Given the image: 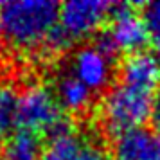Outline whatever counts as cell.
I'll list each match as a JSON object with an SVG mask.
<instances>
[{
  "label": "cell",
  "mask_w": 160,
  "mask_h": 160,
  "mask_svg": "<svg viewBox=\"0 0 160 160\" xmlns=\"http://www.w3.org/2000/svg\"><path fill=\"white\" fill-rule=\"evenodd\" d=\"M63 110L59 108L58 99L49 87L43 85H31L20 94L18 106V126L20 130L40 131L51 130L59 119H63Z\"/></svg>",
  "instance_id": "obj_3"
},
{
  "label": "cell",
  "mask_w": 160,
  "mask_h": 160,
  "mask_svg": "<svg viewBox=\"0 0 160 160\" xmlns=\"http://www.w3.org/2000/svg\"><path fill=\"white\" fill-rule=\"evenodd\" d=\"M72 45H74V40L59 27V23H58V25L52 29L51 34L47 36L45 43L42 45V51L47 52V54H61V52L68 51Z\"/></svg>",
  "instance_id": "obj_13"
},
{
  "label": "cell",
  "mask_w": 160,
  "mask_h": 160,
  "mask_svg": "<svg viewBox=\"0 0 160 160\" xmlns=\"http://www.w3.org/2000/svg\"><path fill=\"white\" fill-rule=\"evenodd\" d=\"M140 8H142L140 18H142L144 27H146V31H148L149 43L153 45L157 56L160 58V0L142 4Z\"/></svg>",
  "instance_id": "obj_12"
},
{
  "label": "cell",
  "mask_w": 160,
  "mask_h": 160,
  "mask_svg": "<svg viewBox=\"0 0 160 160\" xmlns=\"http://www.w3.org/2000/svg\"><path fill=\"white\" fill-rule=\"evenodd\" d=\"M151 122H153V131H155V135L160 138V97H157V99H155V104H153Z\"/></svg>",
  "instance_id": "obj_15"
},
{
  "label": "cell",
  "mask_w": 160,
  "mask_h": 160,
  "mask_svg": "<svg viewBox=\"0 0 160 160\" xmlns=\"http://www.w3.org/2000/svg\"><path fill=\"white\" fill-rule=\"evenodd\" d=\"M20 92L13 85H0V138H9L20 130L18 126Z\"/></svg>",
  "instance_id": "obj_11"
},
{
  "label": "cell",
  "mask_w": 160,
  "mask_h": 160,
  "mask_svg": "<svg viewBox=\"0 0 160 160\" xmlns=\"http://www.w3.org/2000/svg\"><path fill=\"white\" fill-rule=\"evenodd\" d=\"M54 95L58 99L59 108L68 113H81L90 108V104L94 101V92L88 87H85L78 78H74L70 72L61 76L56 81Z\"/></svg>",
  "instance_id": "obj_9"
},
{
  "label": "cell",
  "mask_w": 160,
  "mask_h": 160,
  "mask_svg": "<svg viewBox=\"0 0 160 160\" xmlns=\"http://www.w3.org/2000/svg\"><path fill=\"white\" fill-rule=\"evenodd\" d=\"M76 160H108V158H106L104 151L101 149V146L85 140V144H83V148H81V151Z\"/></svg>",
  "instance_id": "obj_14"
},
{
  "label": "cell",
  "mask_w": 160,
  "mask_h": 160,
  "mask_svg": "<svg viewBox=\"0 0 160 160\" xmlns=\"http://www.w3.org/2000/svg\"><path fill=\"white\" fill-rule=\"evenodd\" d=\"M119 83L155 94L160 85V58L151 52L131 54L122 61L119 70Z\"/></svg>",
  "instance_id": "obj_8"
},
{
  "label": "cell",
  "mask_w": 160,
  "mask_h": 160,
  "mask_svg": "<svg viewBox=\"0 0 160 160\" xmlns=\"http://www.w3.org/2000/svg\"><path fill=\"white\" fill-rule=\"evenodd\" d=\"M113 160H160V138L149 128H133L113 137Z\"/></svg>",
  "instance_id": "obj_7"
},
{
  "label": "cell",
  "mask_w": 160,
  "mask_h": 160,
  "mask_svg": "<svg viewBox=\"0 0 160 160\" xmlns=\"http://www.w3.org/2000/svg\"><path fill=\"white\" fill-rule=\"evenodd\" d=\"M115 2L108 0H70L59 8V27L74 42L97 34L113 11Z\"/></svg>",
  "instance_id": "obj_4"
},
{
  "label": "cell",
  "mask_w": 160,
  "mask_h": 160,
  "mask_svg": "<svg viewBox=\"0 0 160 160\" xmlns=\"http://www.w3.org/2000/svg\"><path fill=\"white\" fill-rule=\"evenodd\" d=\"M153 104V94L117 83L102 99V124L113 137L126 130L140 128L148 119H151Z\"/></svg>",
  "instance_id": "obj_2"
},
{
  "label": "cell",
  "mask_w": 160,
  "mask_h": 160,
  "mask_svg": "<svg viewBox=\"0 0 160 160\" xmlns=\"http://www.w3.org/2000/svg\"><path fill=\"white\" fill-rule=\"evenodd\" d=\"M61 4L54 0H15L0 4V36L16 51L45 43L59 22Z\"/></svg>",
  "instance_id": "obj_1"
},
{
  "label": "cell",
  "mask_w": 160,
  "mask_h": 160,
  "mask_svg": "<svg viewBox=\"0 0 160 160\" xmlns=\"http://www.w3.org/2000/svg\"><path fill=\"white\" fill-rule=\"evenodd\" d=\"M70 74L88 87L92 92H102L110 87L113 78V59L104 56L94 45H83L74 52Z\"/></svg>",
  "instance_id": "obj_6"
},
{
  "label": "cell",
  "mask_w": 160,
  "mask_h": 160,
  "mask_svg": "<svg viewBox=\"0 0 160 160\" xmlns=\"http://www.w3.org/2000/svg\"><path fill=\"white\" fill-rule=\"evenodd\" d=\"M43 146L38 133L18 130L2 146L0 160H42Z\"/></svg>",
  "instance_id": "obj_10"
},
{
  "label": "cell",
  "mask_w": 160,
  "mask_h": 160,
  "mask_svg": "<svg viewBox=\"0 0 160 160\" xmlns=\"http://www.w3.org/2000/svg\"><path fill=\"white\" fill-rule=\"evenodd\" d=\"M0 38H2V36H0Z\"/></svg>",
  "instance_id": "obj_16"
},
{
  "label": "cell",
  "mask_w": 160,
  "mask_h": 160,
  "mask_svg": "<svg viewBox=\"0 0 160 160\" xmlns=\"http://www.w3.org/2000/svg\"><path fill=\"white\" fill-rule=\"evenodd\" d=\"M108 34L112 36L119 52H126L128 56L144 52L149 43V36L140 18V13L135 11V6L130 2H115L112 16H110Z\"/></svg>",
  "instance_id": "obj_5"
}]
</instances>
